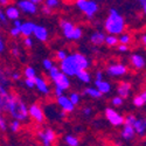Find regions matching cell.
<instances>
[{"label":"cell","instance_id":"6da1fadb","mask_svg":"<svg viewBox=\"0 0 146 146\" xmlns=\"http://www.w3.org/2000/svg\"><path fill=\"white\" fill-rule=\"evenodd\" d=\"M89 60L86 55L81 53H75L68 55L64 60L61 61L60 70L67 76H75L80 70L87 69L89 67Z\"/></svg>","mask_w":146,"mask_h":146},{"label":"cell","instance_id":"7a4b0ae2","mask_svg":"<svg viewBox=\"0 0 146 146\" xmlns=\"http://www.w3.org/2000/svg\"><path fill=\"white\" fill-rule=\"evenodd\" d=\"M104 28L108 33L113 34V35H118V34H121L124 32L125 20L118 13L117 9H115V8L110 9L109 17L106 18V20L104 22Z\"/></svg>","mask_w":146,"mask_h":146},{"label":"cell","instance_id":"3957f363","mask_svg":"<svg viewBox=\"0 0 146 146\" xmlns=\"http://www.w3.org/2000/svg\"><path fill=\"white\" fill-rule=\"evenodd\" d=\"M7 111L11 113V116L18 120H25L28 117V108L26 104L21 101V98L17 95L11 94L9 101L7 105Z\"/></svg>","mask_w":146,"mask_h":146},{"label":"cell","instance_id":"277c9868","mask_svg":"<svg viewBox=\"0 0 146 146\" xmlns=\"http://www.w3.org/2000/svg\"><path fill=\"white\" fill-rule=\"evenodd\" d=\"M60 26L63 32V35L68 40H80L82 38V34H83L82 29L80 27H75L70 21L61 20Z\"/></svg>","mask_w":146,"mask_h":146},{"label":"cell","instance_id":"5b68a950","mask_svg":"<svg viewBox=\"0 0 146 146\" xmlns=\"http://www.w3.org/2000/svg\"><path fill=\"white\" fill-rule=\"evenodd\" d=\"M76 6L80 11H82L89 19H91L98 11V5L95 0H76Z\"/></svg>","mask_w":146,"mask_h":146},{"label":"cell","instance_id":"8992f818","mask_svg":"<svg viewBox=\"0 0 146 146\" xmlns=\"http://www.w3.org/2000/svg\"><path fill=\"white\" fill-rule=\"evenodd\" d=\"M105 117L109 120V123L113 126H120L124 124V117L120 113H118L113 109H106L105 110Z\"/></svg>","mask_w":146,"mask_h":146},{"label":"cell","instance_id":"52a82bcc","mask_svg":"<svg viewBox=\"0 0 146 146\" xmlns=\"http://www.w3.org/2000/svg\"><path fill=\"white\" fill-rule=\"evenodd\" d=\"M39 138L43 146H52V144L56 139V135L52 129H44L43 131L39 132Z\"/></svg>","mask_w":146,"mask_h":146},{"label":"cell","instance_id":"ba28073f","mask_svg":"<svg viewBox=\"0 0 146 146\" xmlns=\"http://www.w3.org/2000/svg\"><path fill=\"white\" fill-rule=\"evenodd\" d=\"M28 116H31L35 121H38V123H43V120H44L43 110L38 104H32L28 108Z\"/></svg>","mask_w":146,"mask_h":146},{"label":"cell","instance_id":"9c48e42d","mask_svg":"<svg viewBox=\"0 0 146 146\" xmlns=\"http://www.w3.org/2000/svg\"><path fill=\"white\" fill-rule=\"evenodd\" d=\"M57 98V104L58 106L61 108V110H62L63 112H72L74 111V109H75V105L72 104L69 100V97L62 95V96H60V97H56Z\"/></svg>","mask_w":146,"mask_h":146},{"label":"cell","instance_id":"30bf717a","mask_svg":"<svg viewBox=\"0 0 146 146\" xmlns=\"http://www.w3.org/2000/svg\"><path fill=\"white\" fill-rule=\"evenodd\" d=\"M106 72L110 76H123L127 72V68L121 63H115L108 67Z\"/></svg>","mask_w":146,"mask_h":146},{"label":"cell","instance_id":"8fae6325","mask_svg":"<svg viewBox=\"0 0 146 146\" xmlns=\"http://www.w3.org/2000/svg\"><path fill=\"white\" fill-rule=\"evenodd\" d=\"M18 8L21 9L22 12L28 14H35L36 11H38V6L36 4H33L29 0H21V1L18 3Z\"/></svg>","mask_w":146,"mask_h":146},{"label":"cell","instance_id":"7c38bea8","mask_svg":"<svg viewBox=\"0 0 146 146\" xmlns=\"http://www.w3.org/2000/svg\"><path fill=\"white\" fill-rule=\"evenodd\" d=\"M55 83V88H58L61 90H67L69 89L70 87V81H69V76H67L66 74H63V72H61V74L53 81Z\"/></svg>","mask_w":146,"mask_h":146},{"label":"cell","instance_id":"4fadbf2b","mask_svg":"<svg viewBox=\"0 0 146 146\" xmlns=\"http://www.w3.org/2000/svg\"><path fill=\"white\" fill-rule=\"evenodd\" d=\"M9 96L11 94L7 91V89L0 84V108L3 110L7 111V105H8V101H9Z\"/></svg>","mask_w":146,"mask_h":146},{"label":"cell","instance_id":"5bb4252c","mask_svg":"<svg viewBox=\"0 0 146 146\" xmlns=\"http://www.w3.org/2000/svg\"><path fill=\"white\" fill-rule=\"evenodd\" d=\"M34 82H35V88L38 89L41 94H43V95L49 94V87H48V83L46 82V80L43 77L36 76L34 78Z\"/></svg>","mask_w":146,"mask_h":146},{"label":"cell","instance_id":"9a60e30c","mask_svg":"<svg viewBox=\"0 0 146 146\" xmlns=\"http://www.w3.org/2000/svg\"><path fill=\"white\" fill-rule=\"evenodd\" d=\"M33 35H34L39 41H42V42H44V41L48 40V31H47V28L43 27V26H38V25H36L35 28H34Z\"/></svg>","mask_w":146,"mask_h":146},{"label":"cell","instance_id":"2e32d148","mask_svg":"<svg viewBox=\"0 0 146 146\" xmlns=\"http://www.w3.org/2000/svg\"><path fill=\"white\" fill-rule=\"evenodd\" d=\"M35 23L34 22H32V21H27V22H23L22 25L20 26V32H21V34L23 35V36H31L32 34H33V32H34V28H35Z\"/></svg>","mask_w":146,"mask_h":146},{"label":"cell","instance_id":"e0dca14e","mask_svg":"<svg viewBox=\"0 0 146 146\" xmlns=\"http://www.w3.org/2000/svg\"><path fill=\"white\" fill-rule=\"evenodd\" d=\"M130 92H131V84L127 82L120 83L117 88V94H118V96L121 97V98H126V97L130 95Z\"/></svg>","mask_w":146,"mask_h":146},{"label":"cell","instance_id":"ac0fdd59","mask_svg":"<svg viewBox=\"0 0 146 146\" xmlns=\"http://www.w3.org/2000/svg\"><path fill=\"white\" fill-rule=\"evenodd\" d=\"M136 136V131H135V127L132 125H127V124H124V127L121 130V137H123L125 140H131L133 139Z\"/></svg>","mask_w":146,"mask_h":146},{"label":"cell","instance_id":"d6986e66","mask_svg":"<svg viewBox=\"0 0 146 146\" xmlns=\"http://www.w3.org/2000/svg\"><path fill=\"white\" fill-rule=\"evenodd\" d=\"M95 86H96V89L98 90L102 95L103 94H109L111 91V86H110V83L106 82V81H95Z\"/></svg>","mask_w":146,"mask_h":146},{"label":"cell","instance_id":"ffe728a7","mask_svg":"<svg viewBox=\"0 0 146 146\" xmlns=\"http://www.w3.org/2000/svg\"><path fill=\"white\" fill-rule=\"evenodd\" d=\"M145 58L139 54H133L131 56V64L136 69H143L145 67Z\"/></svg>","mask_w":146,"mask_h":146},{"label":"cell","instance_id":"44dd1931","mask_svg":"<svg viewBox=\"0 0 146 146\" xmlns=\"http://www.w3.org/2000/svg\"><path fill=\"white\" fill-rule=\"evenodd\" d=\"M133 127H135V131L137 135L139 136H144L146 132V119H136L135 124H133Z\"/></svg>","mask_w":146,"mask_h":146},{"label":"cell","instance_id":"7402d4cb","mask_svg":"<svg viewBox=\"0 0 146 146\" xmlns=\"http://www.w3.org/2000/svg\"><path fill=\"white\" fill-rule=\"evenodd\" d=\"M5 14L9 20H17L20 17V9L15 6H8L5 11Z\"/></svg>","mask_w":146,"mask_h":146},{"label":"cell","instance_id":"603a6c76","mask_svg":"<svg viewBox=\"0 0 146 146\" xmlns=\"http://www.w3.org/2000/svg\"><path fill=\"white\" fill-rule=\"evenodd\" d=\"M90 41L92 44L95 46H100L102 43H104L105 41V35L102 32H95L94 34H91L90 36Z\"/></svg>","mask_w":146,"mask_h":146},{"label":"cell","instance_id":"cb8c5ba5","mask_svg":"<svg viewBox=\"0 0 146 146\" xmlns=\"http://www.w3.org/2000/svg\"><path fill=\"white\" fill-rule=\"evenodd\" d=\"M75 76H76L81 82H83V83H89V82H90V74H89V72H88L86 69L80 70Z\"/></svg>","mask_w":146,"mask_h":146},{"label":"cell","instance_id":"d4e9b609","mask_svg":"<svg viewBox=\"0 0 146 146\" xmlns=\"http://www.w3.org/2000/svg\"><path fill=\"white\" fill-rule=\"evenodd\" d=\"M0 84L4 86L5 88L9 87V84H11V80H9V77L7 75V72L1 70V69H0Z\"/></svg>","mask_w":146,"mask_h":146},{"label":"cell","instance_id":"484cf974","mask_svg":"<svg viewBox=\"0 0 146 146\" xmlns=\"http://www.w3.org/2000/svg\"><path fill=\"white\" fill-rule=\"evenodd\" d=\"M84 94L89 97H92V98H101L102 97V94L97 90L96 88H87L84 90Z\"/></svg>","mask_w":146,"mask_h":146},{"label":"cell","instance_id":"4316f807","mask_svg":"<svg viewBox=\"0 0 146 146\" xmlns=\"http://www.w3.org/2000/svg\"><path fill=\"white\" fill-rule=\"evenodd\" d=\"M104 43H106L108 46H110V47H113V46H116L118 43V38L116 35H113V34H110V35L105 36Z\"/></svg>","mask_w":146,"mask_h":146},{"label":"cell","instance_id":"83f0119b","mask_svg":"<svg viewBox=\"0 0 146 146\" xmlns=\"http://www.w3.org/2000/svg\"><path fill=\"white\" fill-rule=\"evenodd\" d=\"M64 140H66V144L68 146H78V144H80L78 139L75 136H67Z\"/></svg>","mask_w":146,"mask_h":146},{"label":"cell","instance_id":"f1b7e54d","mask_svg":"<svg viewBox=\"0 0 146 146\" xmlns=\"http://www.w3.org/2000/svg\"><path fill=\"white\" fill-rule=\"evenodd\" d=\"M48 71H49V77H50L52 81H54V80L61 74V72H62V71L60 70V68H57V67H55V66H53Z\"/></svg>","mask_w":146,"mask_h":146},{"label":"cell","instance_id":"f546056e","mask_svg":"<svg viewBox=\"0 0 146 146\" xmlns=\"http://www.w3.org/2000/svg\"><path fill=\"white\" fill-rule=\"evenodd\" d=\"M25 76H26V78H35L36 77L35 69L33 67H27L25 69Z\"/></svg>","mask_w":146,"mask_h":146},{"label":"cell","instance_id":"4dcf8cb0","mask_svg":"<svg viewBox=\"0 0 146 146\" xmlns=\"http://www.w3.org/2000/svg\"><path fill=\"white\" fill-rule=\"evenodd\" d=\"M69 100H70V102L74 104V105H77V104L80 103L81 96H80L77 92H71V94L69 95Z\"/></svg>","mask_w":146,"mask_h":146},{"label":"cell","instance_id":"1f68e13d","mask_svg":"<svg viewBox=\"0 0 146 146\" xmlns=\"http://www.w3.org/2000/svg\"><path fill=\"white\" fill-rule=\"evenodd\" d=\"M130 41H131V36L129 34H123L121 33L120 36L118 38V42L123 43V44H127V43H130Z\"/></svg>","mask_w":146,"mask_h":146},{"label":"cell","instance_id":"d6a6232c","mask_svg":"<svg viewBox=\"0 0 146 146\" xmlns=\"http://www.w3.org/2000/svg\"><path fill=\"white\" fill-rule=\"evenodd\" d=\"M44 5L47 7H49L50 9H53V8H56L60 5V0H46Z\"/></svg>","mask_w":146,"mask_h":146},{"label":"cell","instance_id":"836d02e7","mask_svg":"<svg viewBox=\"0 0 146 146\" xmlns=\"http://www.w3.org/2000/svg\"><path fill=\"white\" fill-rule=\"evenodd\" d=\"M136 119H137V118L133 116V115H127V116L124 118V124H127V125H132V126H133Z\"/></svg>","mask_w":146,"mask_h":146},{"label":"cell","instance_id":"e575fe53","mask_svg":"<svg viewBox=\"0 0 146 146\" xmlns=\"http://www.w3.org/2000/svg\"><path fill=\"white\" fill-rule=\"evenodd\" d=\"M20 127H21L20 120H18V119H14V120L11 123V130L13 131V132H18V131L20 130Z\"/></svg>","mask_w":146,"mask_h":146},{"label":"cell","instance_id":"d590c367","mask_svg":"<svg viewBox=\"0 0 146 146\" xmlns=\"http://www.w3.org/2000/svg\"><path fill=\"white\" fill-rule=\"evenodd\" d=\"M133 104H135L137 108H140V106H143L145 104V102H144V100L140 97V95H138V96H136L135 98H133Z\"/></svg>","mask_w":146,"mask_h":146},{"label":"cell","instance_id":"8d00e7d4","mask_svg":"<svg viewBox=\"0 0 146 146\" xmlns=\"http://www.w3.org/2000/svg\"><path fill=\"white\" fill-rule=\"evenodd\" d=\"M123 102H124V98H121L120 96H117V97H113L112 98V105L113 106H121L123 105Z\"/></svg>","mask_w":146,"mask_h":146},{"label":"cell","instance_id":"74e56055","mask_svg":"<svg viewBox=\"0 0 146 146\" xmlns=\"http://www.w3.org/2000/svg\"><path fill=\"white\" fill-rule=\"evenodd\" d=\"M42 66H43V68H44L46 70H49L54 64H53V61H52V60H49V58H44V60H43V62H42Z\"/></svg>","mask_w":146,"mask_h":146},{"label":"cell","instance_id":"f35d334b","mask_svg":"<svg viewBox=\"0 0 146 146\" xmlns=\"http://www.w3.org/2000/svg\"><path fill=\"white\" fill-rule=\"evenodd\" d=\"M67 56H68V54H67L66 50H63V49H60V50H57V53H56V58H57L58 61L64 60Z\"/></svg>","mask_w":146,"mask_h":146},{"label":"cell","instance_id":"ab89813d","mask_svg":"<svg viewBox=\"0 0 146 146\" xmlns=\"http://www.w3.org/2000/svg\"><path fill=\"white\" fill-rule=\"evenodd\" d=\"M25 86L29 89L32 88H35V82H34V78H26L25 80Z\"/></svg>","mask_w":146,"mask_h":146},{"label":"cell","instance_id":"60d3db41","mask_svg":"<svg viewBox=\"0 0 146 146\" xmlns=\"http://www.w3.org/2000/svg\"><path fill=\"white\" fill-rule=\"evenodd\" d=\"M9 33H11V35H12V36H14V38H18L19 35H21L20 28H19V27H14V26H13V28L11 29V32H9Z\"/></svg>","mask_w":146,"mask_h":146},{"label":"cell","instance_id":"b9f144b4","mask_svg":"<svg viewBox=\"0 0 146 146\" xmlns=\"http://www.w3.org/2000/svg\"><path fill=\"white\" fill-rule=\"evenodd\" d=\"M7 17H6V14H5V12L0 8V22H3V23H6L7 22Z\"/></svg>","mask_w":146,"mask_h":146},{"label":"cell","instance_id":"7bdbcfd3","mask_svg":"<svg viewBox=\"0 0 146 146\" xmlns=\"http://www.w3.org/2000/svg\"><path fill=\"white\" fill-rule=\"evenodd\" d=\"M6 127H7V125H6V120H5V118H4L3 116H0V129H1L3 131H5Z\"/></svg>","mask_w":146,"mask_h":146},{"label":"cell","instance_id":"ee69618b","mask_svg":"<svg viewBox=\"0 0 146 146\" xmlns=\"http://www.w3.org/2000/svg\"><path fill=\"white\" fill-rule=\"evenodd\" d=\"M23 43H25V46L28 47V48H31V47L33 46V41H32V39L29 38V36H27V38L23 40Z\"/></svg>","mask_w":146,"mask_h":146},{"label":"cell","instance_id":"f6af8a7d","mask_svg":"<svg viewBox=\"0 0 146 146\" xmlns=\"http://www.w3.org/2000/svg\"><path fill=\"white\" fill-rule=\"evenodd\" d=\"M118 50L121 52V53H124V52H127L129 50V48H127V44H123V43H120L118 46Z\"/></svg>","mask_w":146,"mask_h":146},{"label":"cell","instance_id":"bcb514c9","mask_svg":"<svg viewBox=\"0 0 146 146\" xmlns=\"http://www.w3.org/2000/svg\"><path fill=\"white\" fill-rule=\"evenodd\" d=\"M42 12H43L44 14H47V15H48V14H52V9H50L49 7H47L46 5L42 7Z\"/></svg>","mask_w":146,"mask_h":146},{"label":"cell","instance_id":"7dc6e473","mask_svg":"<svg viewBox=\"0 0 146 146\" xmlns=\"http://www.w3.org/2000/svg\"><path fill=\"white\" fill-rule=\"evenodd\" d=\"M5 50V42L1 38V35H0V53H3Z\"/></svg>","mask_w":146,"mask_h":146},{"label":"cell","instance_id":"c3c4849f","mask_svg":"<svg viewBox=\"0 0 146 146\" xmlns=\"http://www.w3.org/2000/svg\"><path fill=\"white\" fill-rule=\"evenodd\" d=\"M91 112H92V110L90 108H86V109H83V115L84 116H90L91 115Z\"/></svg>","mask_w":146,"mask_h":146},{"label":"cell","instance_id":"681fc988","mask_svg":"<svg viewBox=\"0 0 146 146\" xmlns=\"http://www.w3.org/2000/svg\"><path fill=\"white\" fill-rule=\"evenodd\" d=\"M101 80H103V72L97 71L96 72V81H101Z\"/></svg>","mask_w":146,"mask_h":146},{"label":"cell","instance_id":"f907efd6","mask_svg":"<svg viewBox=\"0 0 146 146\" xmlns=\"http://www.w3.org/2000/svg\"><path fill=\"white\" fill-rule=\"evenodd\" d=\"M63 95V90H61L58 88H55V96L56 97H60V96H62Z\"/></svg>","mask_w":146,"mask_h":146},{"label":"cell","instance_id":"816d5d0a","mask_svg":"<svg viewBox=\"0 0 146 146\" xmlns=\"http://www.w3.org/2000/svg\"><path fill=\"white\" fill-rule=\"evenodd\" d=\"M11 77L13 78L14 81H18V80L20 78V74H19V72H13V74L11 75Z\"/></svg>","mask_w":146,"mask_h":146},{"label":"cell","instance_id":"f5cc1de1","mask_svg":"<svg viewBox=\"0 0 146 146\" xmlns=\"http://www.w3.org/2000/svg\"><path fill=\"white\" fill-rule=\"evenodd\" d=\"M13 25H14V27H19L20 28V26L22 25V22L19 19H17V20H13Z\"/></svg>","mask_w":146,"mask_h":146},{"label":"cell","instance_id":"db71d44e","mask_svg":"<svg viewBox=\"0 0 146 146\" xmlns=\"http://www.w3.org/2000/svg\"><path fill=\"white\" fill-rule=\"evenodd\" d=\"M12 54H13L14 56H19V49L18 48H13V49H12Z\"/></svg>","mask_w":146,"mask_h":146},{"label":"cell","instance_id":"11a10c76","mask_svg":"<svg viewBox=\"0 0 146 146\" xmlns=\"http://www.w3.org/2000/svg\"><path fill=\"white\" fill-rule=\"evenodd\" d=\"M140 97H141V98L144 100V102L146 103V90H144V91L140 94Z\"/></svg>","mask_w":146,"mask_h":146},{"label":"cell","instance_id":"9f6ffc18","mask_svg":"<svg viewBox=\"0 0 146 146\" xmlns=\"http://www.w3.org/2000/svg\"><path fill=\"white\" fill-rule=\"evenodd\" d=\"M8 3V0H0V6H6Z\"/></svg>","mask_w":146,"mask_h":146},{"label":"cell","instance_id":"6f0895ef","mask_svg":"<svg viewBox=\"0 0 146 146\" xmlns=\"http://www.w3.org/2000/svg\"><path fill=\"white\" fill-rule=\"evenodd\" d=\"M141 42L144 43V46L146 47V34H144L143 36H141Z\"/></svg>","mask_w":146,"mask_h":146},{"label":"cell","instance_id":"680465c9","mask_svg":"<svg viewBox=\"0 0 146 146\" xmlns=\"http://www.w3.org/2000/svg\"><path fill=\"white\" fill-rule=\"evenodd\" d=\"M143 11H144V13H145V15H146V0L143 3Z\"/></svg>","mask_w":146,"mask_h":146},{"label":"cell","instance_id":"91938a15","mask_svg":"<svg viewBox=\"0 0 146 146\" xmlns=\"http://www.w3.org/2000/svg\"><path fill=\"white\" fill-rule=\"evenodd\" d=\"M29 1H32L33 4H36V5H38V4H40V3L42 1V0H29Z\"/></svg>","mask_w":146,"mask_h":146},{"label":"cell","instance_id":"94428289","mask_svg":"<svg viewBox=\"0 0 146 146\" xmlns=\"http://www.w3.org/2000/svg\"><path fill=\"white\" fill-rule=\"evenodd\" d=\"M138 1H140V3H141V4H143V3H144V1H145V0H138Z\"/></svg>","mask_w":146,"mask_h":146},{"label":"cell","instance_id":"6125c7cd","mask_svg":"<svg viewBox=\"0 0 146 146\" xmlns=\"http://www.w3.org/2000/svg\"><path fill=\"white\" fill-rule=\"evenodd\" d=\"M1 111H3V109H1V108H0V116H1Z\"/></svg>","mask_w":146,"mask_h":146},{"label":"cell","instance_id":"be15d7a7","mask_svg":"<svg viewBox=\"0 0 146 146\" xmlns=\"http://www.w3.org/2000/svg\"><path fill=\"white\" fill-rule=\"evenodd\" d=\"M105 146H109V145H105Z\"/></svg>","mask_w":146,"mask_h":146},{"label":"cell","instance_id":"e7e4bbea","mask_svg":"<svg viewBox=\"0 0 146 146\" xmlns=\"http://www.w3.org/2000/svg\"><path fill=\"white\" fill-rule=\"evenodd\" d=\"M100 1H101V0H100Z\"/></svg>","mask_w":146,"mask_h":146}]
</instances>
